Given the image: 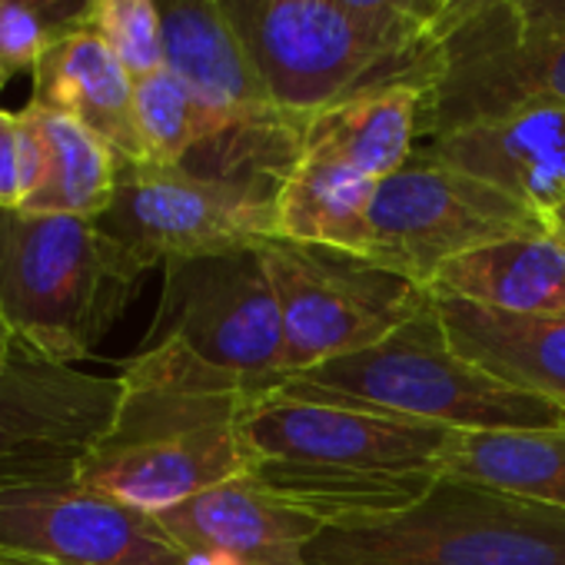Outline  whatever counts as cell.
<instances>
[{
    "label": "cell",
    "mask_w": 565,
    "mask_h": 565,
    "mask_svg": "<svg viewBox=\"0 0 565 565\" xmlns=\"http://www.w3.org/2000/svg\"><path fill=\"white\" fill-rule=\"evenodd\" d=\"M120 399L77 479L143 512H167L246 476V413L269 393L167 337L120 370Z\"/></svg>",
    "instance_id": "1"
},
{
    "label": "cell",
    "mask_w": 565,
    "mask_h": 565,
    "mask_svg": "<svg viewBox=\"0 0 565 565\" xmlns=\"http://www.w3.org/2000/svg\"><path fill=\"white\" fill-rule=\"evenodd\" d=\"M153 269L97 220L0 210V310L41 363L74 366L134 303Z\"/></svg>",
    "instance_id": "2"
},
{
    "label": "cell",
    "mask_w": 565,
    "mask_h": 565,
    "mask_svg": "<svg viewBox=\"0 0 565 565\" xmlns=\"http://www.w3.org/2000/svg\"><path fill=\"white\" fill-rule=\"evenodd\" d=\"M220 4L273 107L297 120L390 84H419L426 90L443 47L360 21L337 0Z\"/></svg>",
    "instance_id": "3"
},
{
    "label": "cell",
    "mask_w": 565,
    "mask_h": 565,
    "mask_svg": "<svg viewBox=\"0 0 565 565\" xmlns=\"http://www.w3.org/2000/svg\"><path fill=\"white\" fill-rule=\"evenodd\" d=\"M303 565H565V509L439 472L403 512L323 525Z\"/></svg>",
    "instance_id": "4"
},
{
    "label": "cell",
    "mask_w": 565,
    "mask_h": 565,
    "mask_svg": "<svg viewBox=\"0 0 565 565\" xmlns=\"http://www.w3.org/2000/svg\"><path fill=\"white\" fill-rule=\"evenodd\" d=\"M287 383L446 429L565 426V409L555 403L505 386L459 356L443 330L433 294L386 340L290 376Z\"/></svg>",
    "instance_id": "5"
},
{
    "label": "cell",
    "mask_w": 565,
    "mask_h": 565,
    "mask_svg": "<svg viewBox=\"0 0 565 565\" xmlns=\"http://www.w3.org/2000/svg\"><path fill=\"white\" fill-rule=\"evenodd\" d=\"M256 249L279 300L287 380L386 340L429 300L426 287L363 253L282 236Z\"/></svg>",
    "instance_id": "6"
},
{
    "label": "cell",
    "mask_w": 565,
    "mask_h": 565,
    "mask_svg": "<svg viewBox=\"0 0 565 565\" xmlns=\"http://www.w3.org/2000/svg\"><path fill=\"white\" fill-rule=\"evenodd\" d=\"M542 230H548L545 213L472 173L416 153L376 183L366 256L429 290L446 263Z\"/></svg>",
    "instance_id": "7"
},
{
    "label": "cell",
    "mask_w": 565,
    "mask_h": 565,
    "mask_svg": "<svg viewBox=\"0 0 565 565\" xmlns=\"http://www.w3.org/2000/svg\"><path fill=\"white\" fill-rule=\"evenodd\" d=\"M97 223L150 266L253 249L276 236V186L183 163H120L114 203Z\"/></svg>",
    "instance_id": "8"
},
{
    "label": "cell",
    "mask_w": 565,
    "mask_h": 565,
    "mask_svg": "<svg viewBox=\"0 0 565 565\" xmlns=\"http://www.w3.org/2000/svg\"><path fill=\"white\" fill-rule=\"evenodd\" d=\"M167 337L256 390L287 383L279 300L256 246L163 263V300L147 343Z\"/></svg>",
    "instance_id": "9"
},
{
    "label": "cell",
    "mask_w": 565,
    "mask_h": 565,
    "mask_svg": "<svg viewBox=\"0 0 565 565\" xmlns=\"http://www.w3.org/2000/svg\"><path fill=\"white\" fill-rule=\"evenodd\" d=\"M0 548L34 565H203L153 512L81 479L0 489Z\"/></svg>",
    "instance_id": "10"
},
{
    "label": "cell",
    "mask_w": 565,
    "mask_h": 565,
    "mask_svg": "<svg viewBox=\"0 0 565 565\" xmlns=\"http://www.w3.org/2000/svg\"><path fill=\"white\" fill-rule=\"evenodd\" d=\"M249 459H303L356 469H436L459 429L370 409L294 383L263 393L246 413Z\"/></svg>",
    "instance_id": "11"
},
{
    "label": "cell",
    "mask_w": 565,
    "mask_h": 565,
    "mask_svg": "<svg viewBox=\"0 0 565 565\" xmlns=\"http://www.w3.org/2000/svg\"><path fill=\"white\" fill-rule=\"evenodd\" d=\"M535 104L565 107V34L519 38L486 8L443 41L423 90L419 137L429 143Z\"/></svg>",
    "instance_id": "12"
},
{
    "label": "cell",
    "mask_w": 565,
    "mask_h": 565,
    "mask_svg": "<svg viewBox=\"0 0 565 565\" xmlns=\"http://www.w3.org/2000/svg\"><path fill=\"white\" fill-rule=\"evenodd\" d=\"M117 399V376L38 360L0 366V489L77 479Z\"/></svg>",
    "instance_id": "13"
},
{
    "label": "cell",
    "mask_w": 565,
    "mask_h": 565,
    "mask_svg": "<svg viewBox=\"0 0 565 565\" xmlns=\"http://www.w3.org/2000/svg\"><path fill=\"white\" fill-rule=\"evenodd\" d=\"M203 565H303L323 522L266 495L246 476L157 515Z\"/></svg>",
    "instance_id": "14"
},
{
    "label": "cell",
    "mask_w": 565,
    "mask_h": 565,
    "mask_svg": "<svg viewBox=\"0 0 565 565\" xmlns=\"http://www.w3.org/2000/svg\"><path fill=\"white\" fill-rule=\"evenodd\" d=\"M423 157L472 173L548 213L565 200V107L535 104L459 127L429 140Z\"/></svg>",
    "instance_id": "15"
},
{
    "label": "cell",
    "mask_w": 565,
    "mask_h": 565,
    "mask_svg": "<svg viewBox=\"0 0 565 565\" xmlns=\"http://www.w3.org/2000/svg\"><path fill=\"white\" fill-rule=\"evenodd\" d=\"M163 61L206 107L236 127H276L297 117L279 114L239 44L220 0H157Z\"/></svg>",
    "instance_id": "16"
},
{
    "label": "cell",
    "mask_w": 565,
    "mask_h": 565,
    "mask_svg": "<svg viewBox=\"0 0 565 565\" xmlns=\"http://www.w3.org/2000/svg\"><path fill=\"white\" fill-rule=\"evenodd\" d=\"M31 77V104L81 120L120 163H147L137 130V81L90 24L61 31Z\"/></svg>",
    "instance_id": "17"
},
{
    "label": "cell",
    "mask_w": 565,
    "mask_h": 565,
    "mask_svg": "<svg viewBox=\"0 0 565 565\" xmlns=\"http://www.w3.org/2000/svg\"><path fill=\"white\" fill-rule=\"evenodd\" d=\"M433 300L459 356L499 383L565 409V313L522 317L449 297Z\"/></svg>",
    "instance_id": "18"
},
{
    "label": "cell",
    "mask_w": 565,
    "mask_h": 565,
    "mask_svg": "<svg viewBox=\"0 0 565 565\" xmlns=\"http://www.w3.org/2000/svg\"><path fill=\"white\" fill-rule=\"evenodd\" d=\"M429 294L522 317L565 313V233L548 223L542 233L472 249L433 276Z\"/></svg>",
    "instance_id": "19"
},
{
    "label": "cell",
    "mask_w": 565,
    "mask_h": 565,
    "mask_svg": "<svg viewBox=\"0 0 565 565\" xmlns=\"http://www.w3.org/2000/svg\"><path fill=\"white\" fill-rule=\"evenodd\" d=\"M436 469H356L303 459H249L246 479L266 495L287 502L323 525L380 519L419 502L433 482Z\"/></svg>",
    "instance_id": "20"
},
{
    "label": "cell",
    "mask_w": 565,
    "mask_h": 565,
    "mask_svg": "<svg viewBox=\"0 0 565 565\" xmlns=\"http://www.w3.org/2000/svg\"><path fill=\"white\" fill-rule=\"evenodd\" d=\"M419 114V84L363 90L350 100L310 114L300 130V147L320 150L380 183L416 157Z\"/></svg>",
    "instance_id": "21"
},
{
    "label": "cell",
    "mask_w": 565,
    "mask_h": 565,
    "mask_svg": "<svg viewBox=\"0 0 565 565\" xmlns=\"http://www.w3.org/2000/svg\"><path fill=\"white\" fill-rule=\"evenodd\" d=\"M373 193L376 180L300 147L276 186V236L366 256Z\"/></svg>",
    "instance_id": "22"
},
{
    "label": "cell",
    "mask_w": 565,
    "mask_h": 565,
    "mask_svg": "<svg viewBox=\"0 0 565 565\" xmlns=\"http://www.w3.org/2000/svg\"><path fill=\"white\" fill-rule=\"evenodd\" d=\"M439 472L565 509V426L459 429L439 459Z\"/></svg>",
    "instance_id": "23"
},
{
    "label": "cell",
    "mask_w": 565,
    "mask_h": 565,
    "mask_svg": "<svg viewBox=\"0 0 565 565\" xmlns=\"http://www.w3.org/2000/svg\"><path fill=\"white\" fill-rule=\"evenodd\" d=\"M28 110L34 114L38 130L44 137L47 167L38 193L21 210L100 220L117 193V153L94 130H87L67 114L38 104H28Z\"/></svg>",
    "instance_id": "24"
},
{
    "label": "cell",
    "mask_w": 565,
    "mask_h": 565,
    "mask_svg": "<svg viewBox=\"0 0 565 565\" xmlns=\"http://www.w3.org/2000/svg\"><path fill=\"white\" fill-rule=\"evenodd\" d=\"M137 130L147 163L180 167L193 150L246 127H236L230 117L206 107L177 74L163 67L137 81Z\"/></svg>",
    "instance_id": "25"
},
{
    "label": "cell",
    "mask_w": 565,
    "mask_h": 565,
    "mask_svg": "<svg viewBox=\"0 0 565 565\" xmlns=\"http://www.w3.org/2000/svg\"><path fill=\"white\" fill-rule=\"evenodd\" d=\"M87 24L107 41L134 81L167 67L157 0H97Z\"/></svg>",
    "instance_id": "26"
},
{
    "label": "cell",
    "mask_w": 565,
    "mask_h": 565,
    "mask_svg": "<svg viewBox=\"0 0 565 565\" xmlns=\"http://www.w3.org/2000/svg\"><path fill=\"white\" fill-rule=\"evenodd\" d=\"M44 167L47 150L34 114L0 107V210H21L38 193Z\"/></svg>",
    "instance_id": "27"
},
{
    "label": "cell",
    "mask_w": 565,
    "mask_h": 565,
    "mask_svg": "<svg viewBox=\"0 0 565 565\" xmlns=\"http://www.w3.org/2000/svg\"><path fill=\"white\" fill-rule=\"evenodd\" d=\"M340 8L386 31H399L429 44H443L456 28V14L446 0H337Z\"/></svg>",
    "instance_id": "28"
},
{
    "label": "cell",
    "mask_w": 565,
    "mask_h": 565,
    "mask_svg": "<svg viewBox=\"0 0 565 565\" xmlns=\"http://www.w3.org/2000/svg\"><path fill=\"white\" fill-rule=\"evenodd\" d=\"M54 38L57 31L41 11L18 0H0V90L21 74H34Z\"/></svg>",
    "instance_id": "29"
},
{
    "label": "cell",
    "mask_w": 565,
    "mask_h": 565,
    "mask_svg": "<svg viewBox=\"0 0 565 565\" xmlns=\"http://www.w3.org/2000/svg\"><path fill=\"white\" fill-rule=\"evenodd\" d=\"M489 11L519 38L565 34V0H495Z\"/></svg>",
    "instance_id": "30"
},
{
    "label": "cell",
    "mask_w": 565,
    "mask_h": 565,
    "mask_svg": "<svg viewBox=\"0 0 565 565\" xmlns=\"http://www.w3.org/2000/svg\"><path fill=\"white\" fill-rule=\"evenodd\" d=\"M18 4L41 11L57 34L77 24H87V14H90V0H18Z\"/></svg>",
    "instance_id": "31"
},
{
    "label": "cell",
    "mask_w": 565,
    "mask_h": 565,
    "mask_svg": "<svg viewBox=\"0 0 565 565\" xmlns=\"http://www.w3.org/2000/svg\"><path fill=\"white\" fill-rule=\"evenodd\" d=\"M28 360H34V356L28 353V347L21 343V337H18L14 327L8 323L4 310H0V366H8V363H28ZM38 363H41V360H38Z\"/></svg>",
    "instance_id": "32"
},
{
    "label": "cell",
    "mask_w": 565,
    "mask_h": 565,
    "mask_svg": "<svg viewBox=\"0 0 565 565\" xmlns=\"http://www.w3.org/2000/svg\"><path fill=\"white\" fill-rule=\"evenodd\" d=\"M446 4L452 8L456 21H459V24H466V21H469V18H476L479 11L492 8V4H495V0H446Z\"/></svg>",
    "instance_id": "33"
},
{
    "label": "cell",
    "mask_w": 565,
    "mask_h": 565,
    "mask_svg": "<svg viewBox=\"0 0 565 565\" xmlns=\"http://www.w3.org/2000/svg\"><path fill=\"white\" fill-rule=\"evenodd\" d=\"M545 220H548L558 233H565V200H558V203L545 213Z\"/></svg>",
    "instance_id": "34"
},
{
    "label": "cell",
    "mask_w": 565,
    "mask_h": 565,
    "mask_svg": "<svg viewBox=\"0 0 565 565\" xmlns=\"http://www.w3.org/2000/svg\"><path fill=\"white\" fill-rule=\"evenodd\" d=\"M0 565H34V562H28V558L14 555V552H8V548H0Z\"/></svg>",
    "instance_id": "35"
},
{
    "label": "cell",
    "mask_w": 565,
    "mask_h": 565,
    "mask_svg": "<svg viewBox=\"0 0 565 565\" xmlns=\"http://www.w3.org/2000/svg\"><path fill=\"white\" fill-rule=\"evenodd\" d=\"M94 4H97V0H90V8H94ZM87 18H90V14H87Z\"/></svg>",
    "instance_id": "36"
}]
</instances>
